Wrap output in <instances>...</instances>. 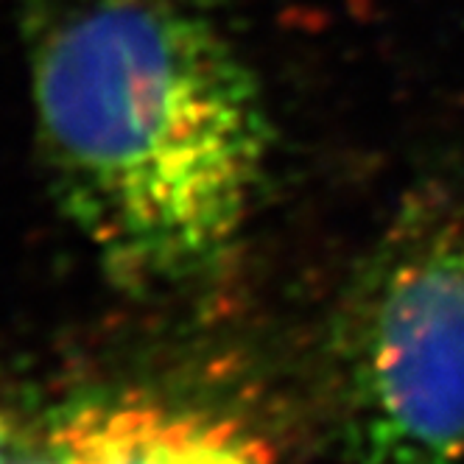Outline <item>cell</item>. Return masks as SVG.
<instances>
[{
    "label": "cell",
    "mask_w": 464,
    "mask_h": 464,
    "mask_svg": "<svg viewBox=\"0 0 464 464\" xmlns=\"http://www.w3.org/2000/svg\"><path fill=\"white\" fill-rule=\"evenodd\" d=\"M56 411L76 464H263L229 420L151 397H87Z\"/></svg>",
    "instance_id": "cell-3"
},
{
    "label": "cell",
    "mask_w": 464,
    "mask_h": 464,
    "mask_svg": "<svg viewBox=\"0 0 464 464\" xmlns=\"http://www.w3.org/2000/svg\"><path fill=\"white\" fill-rule=\"evenodd\" d=\"M25 420H17L14 414H9L6 409H0V464H4V459L12 453L20 430H23Z\"/></svg>",
    "instance_id": "cell-4"
},
{
    "label": "cell",
    "mask_w": 464,
    "mask_h": 464,
    "mask_svg": "<svg viewBox=\"0 0 464 464\" xmlns=\"http://www.w3.org/2000/svg\"><path fill=\"white\" fill-rule=\"evenodd\" d=\"M334 353L355 464H464V190H417L394 213Z\"/></svg>",
    "instance_id": "cell-2"
},
{
    "label": "cell",
    "mask_w": 464,
    "mask_h": 464,
    "mask_svg": "<svg viewBox=\"0 0 464 464\" xmlns=\"http://www.w3.org/2000/svg\"><path fill=\"white\" fill-rule=\"evenodd\" d=\"M37 143L59 210L131 288L205 277L272 154L263 90L185 0H23Z\"/></svg>",
    "instance_id": "cell-1"
}]
</instances>
